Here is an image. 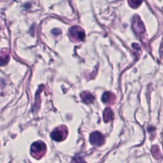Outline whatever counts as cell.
<instances>
[{"label":"cell","mask_w":163,"mask_h":163,"mask_svg":"<svg viewBox=\"0 0 163 163\" xmlns=\"http://www.w3.org/2000/svg\"><path fill=\"white\" fill-rule=\"evenodd\" d=\"M47 152V146L45 143L38 141L33 143L31 147V154L36 159H40Z\"/></svg>","instance_id":"obj_1"},{"label":"cell","mask_w":163,"mask_h":163,"mask_svg":"<svg viewBox=\"0 0 163 163\" xmlns=\"http://www.w3.org/2000/svg\"><path fill=\"white\" fill-rule=\"evenodd\" d=\"M68 134V128L65 126L56 127L51 133V137L54 141H61L65 140Z\"/></svg>","instance_id":"obj_2"},{"label":"cell","mask_w":163,"mask_h":163,"mask_svg":"<svg viewBox=\"0 0 163 163\" xmlns=\"http://www.w3.org/2000/svg\"><path fill=\"white\" fill-rule=\"evenodd\" d=\"M70 36L73 42L83 41L86 38V33L83 29L77 26H74L69 29Z\"/></svg>","instance_id":"obj_3"},{"label":"cell","mask_w":163,"mask_h":163,"mask_svg":"<svg viewBox=\"0 0 163 163\" xmlns=\"http://www.w3.org/2000/svg\"><path fill=\"white\" fill-rule=\"evenodd\" d=\"M90 141L92 145L100 147L105 144V138L100 132L95 131L90 136Z\"/></svg>","instance_id":"obj_4"},{"label":"cell","mask_w":163,"mask_h":163,"mask_svg":"<svg viewBox=\"0 0 163 163\" xmlns=\"http://www.w3.org/2000/svg\"><path fill=\"white\" fill-rule=\"evenodd\" d=\"M102 100L106 104L112 105L116 100V97L114 94L111 92H106L103 94Z\"/></svg>","instance_id":"obj_5"},{"label":"cell","mask_w":163,"mask_h":163,"mask_svg":"<svg viewBox=\"0 0 163 163\" xmlns=\"http://www.w3.org/2000/svg\"><path fill=\"white\" fill-rule=\"evenodd\" d=\"M81 98L83 101L86 103H87V104L92 103L94 100H95V96L89 92H83L81 94Z\"/></svg>","instance_id":"obj_6"},{"label":"cell","mask_w":163,"mask_h":163,"mask_svg":"<svg viewBox=\"0 0 163 163\" xmlns=\"http://www.w3.org/2000/svg\"><path fill=\"white\" fill-rule=\"evenodd\" d=\"M103 117L105 122H108L114 118V113L110 108H106L103 113Z\"/></svg>","instance_id":"obj_7"},{"label":"cell","mask_w":163,"mask_h":163,"mask_svg":"<svg viewBox=\"0 0 163 163\" xmlns=\"http://www.w3.org/2000/svg\"><path fill=\"white\" fill-rule=\"evenodd\" d=\"M152 153L153 156L154 157L155 159H161V153L159 150V147L155 145L152 147Z\"/></svg>","instance_id":"obj_8"},{"label":"cell","mask_w":163,"mask_h":163,"mask_svg":"<svg viewBox=\"0 0 163 163\" xmlns=\"http://www.w3.org/2000/svg\"><path fill=\"white\" fill-rule=\"evenodd\" d=\"M9 55H4L0 56V66H6L9 61Z\"/></svg>","instance_id":"obj_9"},{"label":"cell","mask_w":163,"mask_h":163,"mask_svg":"<svg viewBox=\"0 0 163 163\" xmlns=\"http://www.w3.org/2000/svg\"><path fill=\"white\" fill-rule=\"evenodd\" d=\"M71 163H86L84 159H83V157L80 156H76L73 158Z\"/></svg>","instance_id":"obj_10"},{"label":"cell","mask_w":163,"mask_h":163,"mask_svg":"<svg viewBox=\"0 0 163 163\" xmlns=\"http://www.w3.org/2000/svg\"><path fill=\"white\" fill-rule=\"evenodd\" d=\"M142 3V1H129V3L130 6L132 8H136L140 6V4Z\"/></svg>","instance_id":"obj_11"}]
</instances>
